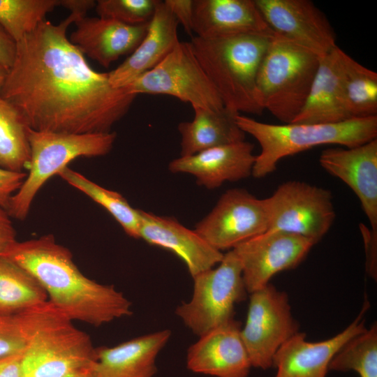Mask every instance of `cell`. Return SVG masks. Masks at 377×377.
<instances>
[{
	"label": "cell",
	"mask_w": 377,
	"mask_h": 377,
	"mask_svg": "<svg viewBox=\"0 0 377 377\" xmlns=\"http://www.w3.org/2000/svg\"><path fill=\"white\" fill-rule=\"evenodd\" d=\"M192 30L203 38L273 32L254 0H194Z\"/></svg>",
	"instance_id": "603a6c76"
},
{
	"label": "cell",
	"mask_w": 377,
	"mask_h": 377,
	"mask_svg": "<svg viewBox=\"0 0 377 377\" xmlns=\"http://www.w3.org/2000/svg\"><path fill=\"white\" fill-rule=\"evenodd\" d=\"M193 109L192 121H182L177 126L181 135L180 156L244 140L245 133L235 121L238 113L225 107L220 110L200 107H193Z\"/></svg>",
	"instance_id": "d4e9b609"
},
{
	"label": "cell",
	"mask_w": 377,
	"mask_h": 377,
	"mask_svg": "<svg viewBox=\"0 0 377 377\" xmlns=\"http://www.w3.org/2000/svg\"><path fill=\"white\" fill-rule=\"evenodd\" d=\"M341 66L346 109L350 119L377 116V74L341 50Z\"/></svg>",
	"instance_id": "4316f807"
},
{
	"label": "cell",
	"mask_w": 377,
	"mask_h": 377,
	"mask_svg": "<svg viewBox=\"0 0 377 377\" xmlns=\"http://www.w3.org/2000/svg\"><path fill=\"white\" fill-rule=\"evenodd\" d=\"M27 341L18 314L0 318V358L22 353Z\"/></svg>",
	"instance_id": "d6a6232c"
},
{
	"label": "cell",
	"mask_w": 377,
	"mask_h": 377,
	"mask_svg": "<svg viewBox=\"0 0 377 377\" xmlns=\"http://www.w3.org/2000/svg\"><path fill=\"white\" fill-rule=\"evenodd\" d=\"M94 0H60V6L69 10L72 14L80 17L86 16V13L96 6Z\"/></svg>",
	"instance_id": "ab89813d"
},
{
	"label": "cell",
	"mask_w": 377,
	"mask_h": 377,
	"mask_svg": "<svg viewBox=\"0 0 377 377\" xmlns=\"http://www.w3.org/2000/svg\"><path fill=\"white\" fill-rule=\"evenodd\" d=\"M57 175L105 209L131 237L139 239L140 213L120 193L92 182L68 166Z\"/></svg>",
	"instance_id": "f1b7e54d"
},
{
	"label": "cell",
	"mask_w": 377,
	"mask_h": 377,
	"mask_svg": "<svg viewBox=\"0 0 377 377\" xmlns=\"http://www.w3.org/2000/svg\"><path fill=\"white\" fill-rule=\"evenodd\" d=\"M91 368L75 371L63 377H94Z\"/></svg>",
	"instance_id": "60d3db41"
},
{
	"label": "cell",
	"mask_w": 377,
	"mask_h": 377,
	"mask_svg": "<svg viewBox=\"0 0 377 377\" xmlns=\"http://www.w3.org/2000/svg\"><path fill=\"white\" fill-rule=\"evenodd\" d=\"M254 145L243 140L214 147L193 155L172 160L168 169L173 173L193 175L197 184L214 189L226 182H237L252 175L256 155Z\"/></svg>",
	"instance_id": "d6986e66"
},
{
	"label": "cell",
	"mask_w": 377,
	"mask_h": 377,
	"mask_svg": "<svg viewBox=\"0 0 377 377\" xmlns=\"http://www.w3.org/2000/svg\"><path fill=\"white\" fill-rule=\"evenodd\" d=\"M191 299L175 310L184 324L199 337L234 319L235 306L248 293L239 258L232 249L219 265L193 277Z\"/></svg>",
	"instance_id": "ba28073f"
},
{
	"label": "cell",
	"mask_w": 377,
	"mask_h": 377,
	"mask_svg": "<svg viewBox=\"0 0 377 377\" xmlns=\"http://www.w3.org/2000/svg\"><path fill=\"white\" fill-rule=\"evenodd\" d=\"M3 256L29 272L48 301L73 321L99 327L133 313L131 302L121 292L84 276L71 251L52 234L17 241Z\"/></svg>",
	"instance_id": "7a4b0ae2"
},
{
	"label": "cell",
	"mask_w": 377,
	"mask_h": 377,
	"mask_svg": "<svg viewBox=\"0 0 377 377\" xmlns=\"http://www.w3.org/2000/svg\"><path fill=\"white\" fill-rule=\"evenodd\" d=\"M16 41L0 24V64L9 69L15 58Z\"/></svg>",
	"instance_id": "74e56055"
},
{
	"label": "cell",
	"mask_w": 377,
	"mask_h": 377,
	"mask_svg": "<svg viewBox=\"0 0 377 377\" xmlns=\"http://www.w3.org/2000/svg\"><path fill=\"white\" fill-rule=\"evenodd\" d=\"M250 295L241 337L252 367L267 369L279 348L299 332V325L286 292L269 283Z\"/></svg>",
	"instance_id": "8fae6325"
},
{
	"label": "cell",
	"mask_w": 377,
	"mask_h": 377,
	"mask_svg": "<svg viewBox=\"0 0 377 377\" xmlns=\"http://www.w3.org/2000/svg\"><path fill=\"white\" fill-rule=\"evenodd\" d=\"M22 355L0 358V377H22Z\"/></svg>",
	"instance_id": "f35d334b"
},
{
	"label": "cell",
	"mask_w": 377,
	"mask_h": 377,
	"mask_svg": "<svg viewBox=\"0 0 377 377\" xmlns=\"http://www.w3.org/2000/svg\"><path fill=\"white\" fill-rule=\"evenodd\" d=\"M29 128L19 110L0 96V168L15 172L28 168Z\"/></svg>",
	"instance_id": "83f0119b"
},
{
	"label": "cell",
	"mask_w": 377,
	"mask_h": 377,
	"mask_svg": "<svg viewBox=\"0 0 377 377\" xmlns=\"http://www.w3.org/2000/svg\"><path fill=\"white\" fill-rule=\"evenodd\" d=\"M78 18L71 13L58 24L45 20L17 42L0 96L33 130L110 132L136 97L125 87H113L108 73L91 68L70 41L67 29Z\"/></svg>",
	"instance_id": "6da1fadb"
},
{
	"label": "cell",
	"mask_w": 377,
	"mask_h": 377,
	"mask_svg": "<svg viewBox=\"0 0 377 377\" xmlns=\"http://www.w3.org/2000/svg\"><path fill=\"white\" fill-rule=\"evenodd\" d=\"M360 230L364 238L367 252V268L373 278H376L377 232L361 225Z\"/></svg>",
	"instance_id": "8d00e7d4"
},
{
	"label": "cell",
	"mask_w": 377,
	"mask_h": 377,
	"mask_svg": "<svg viewBox=\"0 0 377 377\" xmlns=\"http://www.w3.org/2000/svg\"><path fill=\"white\" fill-rule=\"evenodd\" d=\"M235 121L245 133L260 146L256 156L252 176L263 178L274 172L284 157L323 145L353 147L376 139L377 116L354 118L334 124H270L237 114Z\"/></svg>",
	"instance_id": "5b68a950"
},
{
	"label": "cell",
	"mask_w": 377,
	"mask_h": 377,
	"mask_svg": "<svg viewBox=\"0 0 377 377\" xmlns=\"http://www.w3.org/2000/svg\"><path fill=\"white\" fill-rule=\"evenodd\" d=\"M273 34L191 36L192 51L226 108L238 114L263 112L257 100L256 81Z\"/></svg>",
	"instance_id": "3957f363"
},
{
	"label": "cell",
	"mask_w": 377,
	"mask_h": 377,
	"mask_svg": "<svg viewBox=\"0 0 377 377\" xmlns=\"http://www.w3.org/2000/svg\"><path fill=\"white\" fill-rule=\"evenodd\" d=\"M47 300L46 292L29 272L0 256V315L20 313Z\"/></svg>",
	"instance_id": "484cf974"
},
{
	"label": "cell",
	"mask_w": 377,
	"mask_h": 377,
	"mask_svg": "<svg viewBox=\"0 0 377 377\" xmlns=\"http://www.w3.org/2000/svg\"><path fill=\"white\" fill-rule=\"evenodd\" d=\"M1 315H0V318H1Z\"/></svg>",
	"instance_id": "7bdbcfd3"
},
{
	"label": "cell",
	"mask_w": 377,
	"mask_h": 377,
	"mask_svg": "<svg viewBox=\"0 0 377 377\" xmlns=\"http://www.w3.org/2000/svg\"><path fill=\"white\" fill-rule=\"evenodd\" d=\"M341 52L336 46L320 57L304 106L291 123L334 124L350 119L344 98Z\"/></svg>",
	"instance_id": "cb8c5ba5"
},
{
	"label": "cell",
	"mask_w": 377,
	"mask_h": 377,
	"mask_svg": "<svg viewBox=\"0 0 377 377\" xmlns=\"http://www.w3.org/2000/svg\"><path fill=\"white\" fill-rule=\"evenodd\" d=\"M329 371H354L360 377H377L376 324L348 341L331 360Z\"/></svg>",
	"instance_id": "f546056e"
},
{
	"label": "cell",
	"mask_w": 377,
	"mask_h": 377,
	"mask_svg": "<svg viewBox=\"0 0 377 377\" xmlns=\"http://www.w3.org/2000/svg\"><path fill=\"white\" fill-rule=\"evenodd\" d=\"M17 314L27 341L22 377H63L92 367L90 337L48 300Z\"/></svg>",
	"instance_id": "277c9868"
},
{
	"label": "cell",
	"mask_w": 377,
	"mask_h": 377,
	"mask_svg": "<svg viewBox=\"0 0 377 377\" xmlns=\"http://www.w3.org/2000/svg\"><path fill=\"white\" fill-rule=\"evenodd\" d=\"M316 244L312 240L282 231H267L232 250L241 264L248 293L269 283L277 273L295 268Z\"/></svg>",
	"instance_id": "4fadbf2b"
},
{
	"label": "cell",
	"mask_w": 377,
	"mask_h": 377,
	"mask_svg": "<svg viewBox=\"0 0 377 377\" xmlns=\"http://www.w3.org/2000/svg\"><path fill=\"white\" fill-rule=\"evenodd\" d=\"M139 239L168 250L186 265L192 278L214 267L223 257L195 230H190L172 217L158 216L139 209Z\"/></svg>",
	"instance_id": "ac0fdd59"
},
{
	"label": "cell",
	"mask_w": 377,
	"mask_h": 377,
	"mask_svg": "<svg viewBox=\"0 0 377 377\" xmlns=\"http://www.w3.org/2000/svg\"><path fill=\"white\" fill-rule=\"evenodd\" d=\"M158 0H98L96 11L102 18L110 19L128 25L148 23Z\"/></svg>",
	"instance_id": "1f68e13d"
},
{
	"label": "cell",
	"mask_w": 377,
	"mask_h": 377,
	"mask_svg": "<svg viewBox=\"0 0 377 377\" xmlns=\"http://www.w3.org/2000/svg\"><path fill=\"white\" fill-rule=\"evenodd\" d=\"M319 60L317 54L274 32L256 76L260 108L291 123L304 106Z\"/></svg>",
	"instance_id": "8992f818"
},
{
	"label": "cell",
	"mask_w": 377,
	"mask_h": 377,
	"mask_svg": "<svg viewBox=\"0 0 377 377\" xmlns=\"http://www.w3.org/2000/svg\"><path fill=\"white\" fill-rule=\"evenodd\" d=\"M117 138L115 132L67 133L29 128L30 161L27 177L12 197L7 212L11 218L24 221L43 186L68 163L81 156L108 154Z\"/></svg>",
	"instance_id": "52a82bcc"
},
{
	"label": "cell",
	"mask_w": 377,
	"mask_h": 377,
	"mask_svg": "<svg viewBox=\"0 0 377 377\" xmlns=\"http://www.w3.org/2000/svg\"><path fill=\"white\" fill-rule=\"evenodd\" d=\"M27 172L8 170L0 168V207L7 210L13 195L19 190Z\"/></svg>",
	"instance_id": "836d02e7"
},
{
	"label": "cell",
	"mask_w": 377,
	"mask_h": 377,
	"mask_svg": "<svg viewBox=\"0 0 377 377\" xmlns=\"http://www.w3.org/2000/svg\"><path fill=\"white\" fill-rule=\"evenodd\" d=\"M8 73V69L0 64V91L4 84Z\"/></svg>",
	"instance_id": "b9f144b4"
},
{
	"label": "cell",
	"mask_w": 377,
	"mask_h": 377,
	"mask_svg": "<svg viewBox=\"0 0 377 377\" xmlns=\"http://www.w3.org/2000/svg\"><path fill=\"white\" fill-rule=\"evenodd\" d=\"M265 199L242 188L226 191L195 230L213 248L232 250L267 231Z\"/></svg>",
	"instance_id": "7c38bea8"
},
{
	"label": "cell",
	"mask_w": 377,
	"mask_h": 377,
	"mask_svg": "<svg viewBox=\"0 0 377 377\" xmlns=\"http://www.w3.org/2000/svg\"><path fill=\"white\" fill-rule=\"evenodd\" d=\"M364 305L360 315L342 332L323 341H309L303 332H297L276 351L272 361L274 377H326L329 365L341 347L367 328L363 320Z\"/></svg>",
	"instance_id": "2e32d148"
},
{
	"label": "cell",
	"mask_w": 377,
	"mask_h": 377,
	"mask_svg": "<svg viewBox=\"0 0 377 377\" xmlns=\"http://www.w3.org/2000/svg\"><path fill=\"white\" fill-rule=\"evenodd\" d=\"M163 2L185 31L192 35L193 0H165Z\"/></svg>",
	"instance_id": "e575fe53"
},
{
	"label": "cell",
	"mask_w": 377,
	"mask_h": 377,
	"mask_svg": "<svg viewBox=\"0 0 377 377\" xmlns=\"http://www.w3.org/2000/svg\"><path fill=\"white\" fill-rule=\"evenodd\" d=\"M58 6L60 0H0V24L17 43Z\"/></svg>",
	"instance_id": "4dcf8cb0"
},
{
	"label": "cell",
	"mask_w": 377,
	"mask_h": 377,
	"mask_svg": "<svg viewBox=\"0 0 377 377\" xmlns=\"http://www.w3.org/2000/svg\"><path fill=\"white\" fill-rule=\"evenodd\" d=\"M12 218L7 210L0 207V256H3L17 241Z\"/></svg>",
	"instance_id": "d590c367"
},
{
	"label": "cell",
	"mask_w": 377,
	"mask_h": 377,
	"mask_svg": "<svg viewBox=\"0 0 377 377\" xmlns=\"http://www.w3.org/2000/svg\"><path fill=\"white\" fill-rule=\"evenodd\" d=\"M178 24L164 2L158 1L142 41L127 59L108 73L110 84L123 88L162 61L179 42Z\"/></svg>",
	"instance_id": "44dd1931"
},
{
	"label": "cell",
	"mask_w": 377,
	"mask_h": 377,
	"mask_svg": "<svg viewBox=\"0 0 377 377\" xmlns=\"http://www.w3.org/2000/svg\"><path fill=\"white\" fill-rule=\"evenodd\" d=\"M276 34L321 57L336 46V36L325 15L309 0H254Z\"/></svg>",
	"instance_id": "5bb4252c"
},
{
	"label": "cell",
	"mask_w": 377,
	"mask_h": 377,
	"mask_svg": "<svg viewBox=\"0 0 377 377\" xmlns=\"http://www.w3.org/2000/svg\"><path fill=\"white\" fill-rule=\"evenodd\" d=\"M241 328L234 318L200 337L188 349L187 368L214 377H248L252 366Z\"/></svg>",
	"instance_id": "9a60e30c"
},
{
	"label": "cell",
	"mask_w": 377,
	"mask_h": 377,
	"mask_svg": "<svg viewBox=\"0 0 377 377\" xmlns=\"http://www.w3.org/2000/svg\"><path fill=\"white\" fill-rule=\"evenodd\" d=\"M132 94H163L209 110L224 108L218 92L193 54L189 42L179 41L151 70L124 87Z\"/></svg>",
	"instance_id": "9c48e42d"
},
{
	"label": "cell",
	"mask_w": 377,
	"mask_h": 377,
	"mask_svg": "<svg viewBox=\"0 0 377 377\" xmlns=\"http://www.w3.org/2000/svg\"><path fill=\"white\" fill-rule=\"evenodd\" d=\"M319 163L353 190L369 221L370 229L377 232V139L353 147L323 150Z\"/></svg>",
	"instance_id": "e0dca14e"
},
{
	"label": "cell",
	"mask_w": 377,
	"mask_h": 377,
	"mask_svg": "<svg viewBox=\"0 0 377 377\" xmlns=\"http://www.w3.org/2000/svg\"><path fill=\"white\" fill-rule=\"evenodd\" d=\"M69 38L80 52L108 68L120 57L131 54L145 37L148 23L128 25L102 17H83L75 22Z\"/></svg>",
	"instance_id": "ffe728a7"
},
{
	"label": "cell",
	"mask_w": 377,
	"mask_h": 377,
	"mask_svg": "<svg viewBox=\"0 0 377 377\" xmlns=\"http://www.w3.org/2000/svg\"><path fill=\"white\" fill-rule=\"evenodd\" d=\"M171 337L170 330L142 335L112 347L96 348L94 377H153L156 357Z\"/></svg>",
	"instance_id": "7402d4cb"
},
{
	"label": "cell",
	"mask_w": 377,
	"mask_h": 377,
	"mask_svg": "<svg viewBox=\"0 0 377 377\" xmlns=\"http://www.w3.org/2000/svg\"><path fill=\"white\" fill-rule=\"evenodd\" d=\"M265 199L267 231L297 235L315 244L328 232L336 216L331 192L304 182H284Z\"/></svg>",
	"instance_id": "30bf717a"
}]
</instances>
